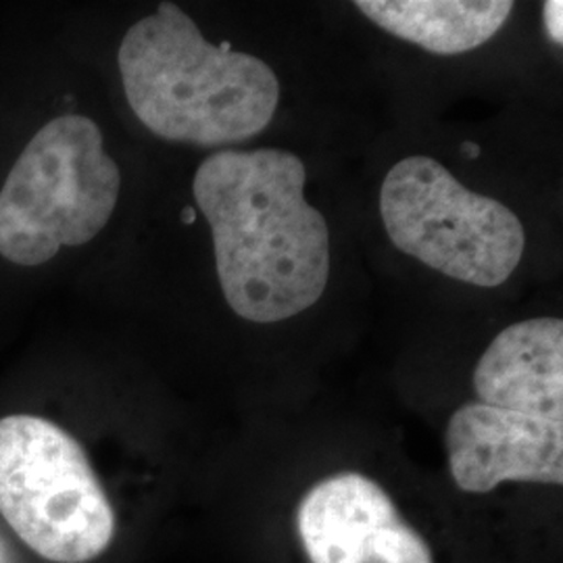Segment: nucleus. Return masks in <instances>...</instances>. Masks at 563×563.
<instances>
[{
  "label": "nucleus",
  "instance_id": "1",
  "mask_svg": "<svg viewBox=\"0 0 563 563\" xmlns=\"http://www.w3.org/2000/svg\"><path fill=\"white\" fill-rule=\"evenodd\" d=\"M301 159L282 148L222 151L192 181L213 232L223 297L242 320H290L322 299L330 232L305 199Z\"/></svg>",
  "mask_w": 563,
  "mask_h": 563
},
{
  "label": "nucleus",
  "instance_id": "2",
  "mask_svg": "<svg viewBox=\"0 0 563 563\" xmlns=\"http://www.w3.org/2000/svg\"><path fill=\"white\" fill-rule=\"evenodd\" d=\"M118 65L134 115L169 142L249 141L269 125L280 101V81L265 60L205 41L174 2L125 32Z\"/></svg>",
  "mask_w": 563,
  "mask_h": 563
},
{
  "label": "nucleus",
  "instance_id": "3",
  "mask_svg": "<svg viewBox=\"0 0 563 563\" xmlns=\"http://www.w3.org/2000/svg\"><path fill=\"white\" fill-rule=\"evenodd\" d=\"M280 563H474L444 507L428 509L383 478L339 467L267 511Z\"/></svg>",
  "mask_w": 563,
  "mask_h": 563
},
{
  "label": "nucleus",
  "instance_id": "4",
  "mask_svg": "<svg viewBox=\"0 0 563 563\" xmlns=\"http://www.w3.org/2000/svg\"><path fill=\"white\" fill-rule=\"evenodd\" d=\"M101 128L84 115L48 121L27 142L0 188V255L34 267L60 246L92 241L120 199L118 163Z\"/></svg>",
  "mask_w": 563,
  "mask_h": 563
},
{
  "label": "nucleus",
  "instance_id": "5",
  "mask_svg": "<svg viewBox=\"0 0 563 563\" xmlns=\"http://www.w3.org/2000/svg\"><path fill=\"white\" fill-rule=\"evenodd\" d=\"M0 516L42 560L90 563L118 537V509L81 446L38 416L0 420Z\"/></svg>",
  "mask_w": 563,
  "mask_h": 563
},
{
  "label": "nucleus",
  "instance_id": "6",
  "mask_svg": "<svg viewBox=\"0 0 563 563\" xmlns=\"http://www.w3.org/2000/svg\"><path fill=\"white\" fill-rule=\"evenodd\" d=\"M380 213L399 251L449 278L495 288L522 262L520 218L432 157H407L386 174Z\"/></svg>",
  "mask_w": 563,
  "mask_h": 563
},
{
  "label": "nucleus",
  "instance_id": "7",
  "mask_svg": "<svg viewBox=\"0 0 563 563\" xmlns=\"http://www.w3.org/2000/svg\"><path fill=\"white\" fill-rule=\"evenodd\" d=\"M474 399L563 418V322L514 323L486 346L472 372Z\"/></svg>",
  "mask_w": 563,
  "mask_h": 563
},
{
  "label": "nucleus",
  "instance_id": "8",
  "mask_svg": "<svg viewBox=\"0 0 563 563\" xmlns=\"http://www.w3.org/2000/svg\"><path fill=\"white\" fill-rule=\"evenodd\" d=\"M355 7L388 34L434 55H462L483 46L514 11V2L505 0H357Z\"/></svg>",
  "mask_w": 563,
  "mask_h": 563
},
{
  "label": "nucleus",
  "instance_id": "9",
  "mask_svg": "<svg viewBox=\"0 0 563 563\" xmlns=\"http://www.w3.org/2000/svg\"><path fill=\"white\" fill-rule=\"evenodd\" d=\"M562 13L563 4L560 2V0H551V2H544V25H547V32H549L551 41L558 42V44H562L563 41Z\"/></svg>",
  "mask_w": 563,
  "mask_h": 563
}]
</instances>
